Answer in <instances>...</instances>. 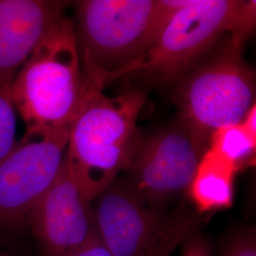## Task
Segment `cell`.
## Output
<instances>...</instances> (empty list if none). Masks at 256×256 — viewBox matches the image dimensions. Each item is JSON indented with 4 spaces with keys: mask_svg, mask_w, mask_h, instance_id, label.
<instances>
[{
    "mask_svg": "<svg viewBox=\"0 0 256 256\" xmlns=\"http://www.w3.org/2000/svg\"><path fill=\"white\" fill-rule=\"evenodd\" d=\"M174 9L144 54L114 74H137L154 84L182 80L228 34L246 43L256 27V1L174 0Z\"/></svg>",
    "mask_w": 256,
    "mask_h": 256,
    "instance_id": "obj_1",
    "label": "cell"
},
{
    "mask_svg": "<svg viewBox=\"0 0 256 256\" xmlns=\"http://www.w3.org/2000/svg\"><path fill=\"white\" fill-rule=\"evenodd\" d=\"M92 90L68 132L66 165L84 196L93 202L126 171L142 138L138 116L146 97L140 90L110 97Z\"/></svg>",
    "mask_w": 256,
    "mask_h": 256,
    "instance_id": "obj_2",
    "label": "cell"
},
{
    "mask_svg": "<svg viewBox=\"0 0 256 256\" xmlns=\"http://www.w3.org/2000/svg\"><path fill=\"white\" fill-rule=\"evenodd\" d=\"M97 86L102 88L84 72L74 19L68 18L21 66L10 94L26 131L70 130L84 102Z\"/></svg>",
    "mask_w": 256,
    "mask_h": 256,
    "instance_id": "obj_3",
    "label": "cell"
},
{
    "mask_svg": "<svg viewBox=\"0 0 256 256\" xmlns=\"http://www.w3.org/2000/svg\"><path fill=\"white\" fill-rule=\"evenodd\" d=\"M174 0H82L75 4V36L84 72L104 88L144 54L174 9Z\"/></svg>",
    "mask_w": 256,
    "mask_h": 256,
    "instance_id": "obj_4",
    "label": "cell"
},
{
    "mask_svg": "<svg viewBox=\"0 0 256 256\" xmlns=\"http://www.w3.org/2000/svg\"><path fill=\"white\" fill-rule=\"evenodd\" d=\"M243 46L229 38L178 86L180 120L209 140L214 131L240 124L256 104V77L242 56Z\"/></svg>",
    "mask_w": 256,
    "mask_h": 256,
    "instance_id": "obj_5",
    "label": "cell"
},
{
    "mask_svg": "<svg viewBox=\"0 0 256 256\" xmlns=\"http://www.w3.org/2000/svg\"><path fill=\"white\" fill-rule=\"evenodd\" d=\"M95 200V232L111 256H166L194 227L192 218L154 210L126 182L115 180Z\"/></svg>",
    "mask_w": 256,
    "mask_h": 256,
    "instance_id": "obj_6",
    "label": "cell"
},
{
    "mask_svg": "<svg viewBox=\"0 0 256 256\" xmlns=\"http://www.w3.org/2000/svg\"><path fill=\"white\" fill-rule=\"evenodd\" d=\"M68 132L26 131L0 162V234L27 228L32 212L63 168Z\"/></svg>",
    "mask_w": 256,
    "mask_h": 256,
    "instance_id": "obj_7",
    "label": "cell"
},
{
    "mask_svg": "<svg viewBox=\"0 0 256 256\" xmlns=\"http://www.w3.org/2000/svg\"><path fill=\"white\" fill-rule=\"evenodd\" d=\"M209 138L182 120L142 140L128 166L126 183L154 207L188 191Z\"/></svg>",
    "mask_w": 256,
    "mask_h": 256,
    "instance_id": "obj_8",
    "label": "cell"
},
{
    "mask_svg": "<svg viewBox=\"0 0 256 256\" xmlns=\"http://www.w3.org/2000/svg\"><path fill=\"white\" fill-rule=\"evenodd\" d=\"M92 204L74 182L64 160L28 224L43 256H74L90 242L96 234Z\"/></svg>",
    "mask_w": 256,
    "mask_h": 256,
    "instance_id": "obj_9",
    "label": "cell"
},
{
    "mask_svg": "<svg viewBox=\"0 0 256 256\" xmlns=\"http://www.w3.org/2000/svg\"><path fill=\"white\" fill-rule=\"evenodd\" d=\"M66 4L0 0V82L12 84L39 44L64 19Z\"/></svg>",
    "mask_w": 256,
    "mask_h": 256,
    "instance_id": "obj_10",
    "label": "cell"
},
{
    "mask_svg": "<svg viewBox=\"0 0 256 256\" xmlns=\"http://www.w3.org/2000/svg\"><path fill=\"white\" fill-rule=\"evenodd\" d=\"M238 167L207 149L202 156L188 188L190 198L200 212L229 208L234 200Z\"/></svg>",
    "mask_w": 256,
    "mask_h": 256,
    "instance_id": "obj_11",
    "label": "cell"
},
{
    "mask_svg": "<svg viewBox=\"0 0 256 256\" xmlns=\"http://www.w3.org/2000/svg\"><path fill=\"white\" fill-rule=\"evenodd\" d=\"M256 138L240 124L214 131L209 149L240 169L256 153Z\"/></svg>",
    "mask_w": 256,
    "mask_h": 256,
    "instance_id": "obj_12",
    "label": "cell"
},
{
    "mask_svg": "<svg viewBox=\"0 0 256 256\" xmlns=\"http://www.w3.org/2000/svg\"><path fill=\"white\" fill-rule=\"evenodd\" d=\"M10 82H0V162L16 144V108Z\"/></svg>",
    "mask_w": 256,
    "mask_h": 256,
    "instance_id": "obj_13",
    "label": "cell"
},
{
    "mask_svg": "<svg viewBox=\"0 0 256 256\" xmlns=\"http://www.w3.org/2000/svg\"><path fill=\"white\" fill-rule=\"evenodd\" d=\"M220 256H256V229L241 227L224 242Z\"/></svg>",
    "mask_w": 256,
    "mask_h": 256,
    "instance_id": "obj_14",
    "label": "cell"
},
{
    "mask_svg": "<svg viewBox=\"0 0 256 256\" xmlns=\"http://www.w3.org/2000/svg\"><path fill=\"white\" fill-rule=\"evenodd\" d=\"M74 256H111V254L104 247L97 234H95L90 242Z\"/></svg>",
    "mask_w": 256,
    "mask_h": 256,
    "instance_id": "obj_15",
    "label": "cell"
},
{
    "mask_svg": "<svg viewBox=\"0 0 256 256\" xmlns=\"http://www.w3.org/2000/svg\"><path fill=\"white\" fill-rule=\"evenodd\" d=\"M241 124L247 130L248 133L256 138V104L248 111L246 116L241 122Z\"/></svg>",
    "mask_w": 256,
    "mask_h": 256,
    "instance_id": "obj_16",
    "label": "cell"
},
{
    "mask_svg": "<svg viewBox=\"0 0 256 256\" xmlns=\"http://www.w3.org/2000/svg\"><path fill=\"white\" fill-rule=\"evenodd\" d=\"M212 256V252H210V246H208V247L205 248V250H204V252H203V256Z\"/></svg>",
    "mask_w": 256,
    "mask_h": 256,
    "instance_id": "obj_17",
    "label": "cell"
},
{
    "mask_svg": "<svg viewBox=\"0 0 256 256\" xmlns=\"http://www.w3.org/2000/svg\"><path fill=\"white\" fill-rule=\"evenodd\" d=\"M0 256H14L12 254H10L8 252H5L3 250H0Z\"/></svg>",
    "mask_w": 256,
    "mask_h": 256,
    "instance_id": "obj_18",
    "label": "cell"
}]
</instances>
